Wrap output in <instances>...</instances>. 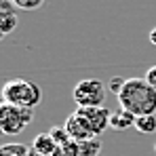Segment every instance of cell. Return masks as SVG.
<instances>
[{"instance_id": "1", "label": "cell", "mask_w": 156, "mask_h": 156, "mask_svg": "<svg viewBox=\"0 0 156 156\" xmlns=\"http://www.w3.org/2000/svg\"><path fill=\"white\" fill-rule=\"evenodd\" d=\"M118 105L135 116L156 114V89L146 78H129L118 95Z\"/></svg>"}, {"instance_id": "2", "label": "cell", "mask_w": 156, "mask_h": 156, "mask_svg": "<svg viewBox=\"0 0 156 156\" xmlns=\"http://www.w3.org/2000/svg\"><path fill=\"white\" fill-rule=\"evenodd\" d=\"M2 101L19 108H36L42 101V91L36 82L26 80V78H13L9 82H4L2 87Z\"/></svg>"}, {"instance_id": "3", "label": "cell", "mask_w": 156, "mask_h": 156, "mask_svg": "<svg viewBox=\"0 0 156 156\" xmlns=\"http://www.w3.org/2000/svg\"><path fill=\"white\" fill-rule=\"evenodd\" d=\"M34 120L32 108H19V105L2 101L0 105V131L4 135H17Z\"/></svg>"}, {"instance_id": "4", "label": "cell", "mask_w": 156, "mask_h": 156, "mask_svg": "<svg viewBox=\"0 0 156 156\" xmlns=\"http://www.w3.org/2000/svg\"><path fill=\"white\" fill-rule=\"evenodd\" d=\"M72 95L78 108H101L105 99V87L97 78H84L74 87Z\"/></svg>"}, {"instance_id": "5", "label": "cell", "mask_w": 156, "mask_h": 156, "mask_svg": "<svg viewBox=\"0 0 156 156\" xmlns=\"http://www.w3.org/2000/svg\"><path fill=\"white\" fill-rule=\"evenodd\" d=\"M66 131H68V135H70V139L72 141H87V139H93V137H97L93 129L89 127V122L84 120V116L80 114V112H74V114H70L68 116V120H66Z\"/></svg>"}, {"instance_id": "6", "label": "cell", "mask_w": 156, "mask_h": 156, "mask_svg": "<svg viewBox=\"0 0 156 156\" xmlns=\"http://www.w3.org/2000/svg\"><path fill=\"white\" fill-rule=\"evenodd\" d=\"M78 112L84 116V120L89 122V127L93 129V133L99 137L108 127H110V118H112V112L101 105V108H78Z\"/></svg>"}, {"instance_id": "7", "label": "cell", "mask_w": 156, "mask_h": 156, "mask_svg": "<svg viewBox=\"0 0 156 156\" xmlns=\"http://www.w3.org/2000/svg\"><path fill=\"white\" fill-rule=\"evenodd\" d=\"M17 6L11 0H2V15H0V34L6 36L17 27Z\"/></svg>"}, {"instance_id": "8", "label": "cell", "mask_w": 156, "mask_h": 156, "mask_svg": "<svg viewBox=\"0 0 156 156\" xmlns=\"http://www.w3.org/2000/svg\"><path fill=\"white\" fill-rule=\"evenodd\" d=\"M32 148H34L36 152H40L42 156H53L57 150H59V146L55 144V139L51 137V133H40V135H36L34 141H32Z\"/></svg>"}, {"instance_id": "9", "label": "cell", "mask_w": 156, "mask_h": 156, "mask_svg": "<svg viewBox=\"0 0 156 156\" xmlns=\"http://www.w3.org/2000/svg\"><path fill=\"white\" fill-rule=\"evenodd\" d=\"M135 120H137V116L135 114H131L127 110H118V112H114L112 114V118H110V127L114 131H127L131 127H135Z\"/></svg>"}, {"instance_id": "10", "label": "cell", "mask_w": 156, "mask_h": 156, "mask_svg": "<svg viewBox=\"0 0 156 156\" xmlns=\"http://www.w3.org/2000/svg\"><path fill=\"white\" fill-rule=\"evenodd\" d=\"M99 152H101L99 137H93V139H87V141L78 144V156H99Z\"/></svg>"}, {"instance_id": "11", "label": "cell", "mask_w": 156, "mask_h": 156, "mask_svg": "<svg viewBox=\"0 0 156 156\" xmlns=\"http://www.w3.org/2000/svg\"><path fill=\"white\" fill-rule=\"evenodd\" d=\"M135 129L144 135L148 133H154L156 131V114H146V116H137L135 120Z\"/></svg>"}, {"instance_id": "12", "label": "cell", "mask_w": 156, "mask_h": 156, "mask_svg": "<svg viewBox=\"0 0 156 156\" xmlns=\"http://www.w3.org/2000/svg\"><path fill=\"white\" fill-rule=\"evenodd\" d=\"M27 146L23 144H4L0 148V154H6V156H26L27 154Z\"/></svg>"}, {"instance_id": "13", "label": "cell", "mask_w": 156, "mask_h": 156, "mask_svg": "<svg viewBox=\"0 0 156 156\" xmlns=\"http://www.w3.org/2000/svg\"><path fill=\"white\" fill-rule=\"evenodd\" d=\"M49 133H51V137L55 139V144H57L59 148L72 141V139H70V135H68V131H66V127H53Z\"/></svg>"}, {"instance_id": "14", "label": "cell", "mask_w": 156, "mask_h": 156, "mask_svg": "<svg viewBox=\"0 0 156 156\" xmlns=\"http://www.w3.org/2000/svg\"><path fill=\"white\" fill-rule=\"evenodd\" d=\"M11 2L21 11H36L44 4V0H11Z\"/></svg>"}, {"instance_id": "15", "label": "cell", "mask_w": 156, "mask_h": 156, "mask_svg": "<svg viewBox=\"0 0 156 156\" xmlns=\"http://www.w3.org/2000/svg\"><path fill=\"white\" fill-rule=\"evenodd\" d=\"M125 82H127L125 78L114 76L112 80H110V91H112V93H114V95L118 97V95H120V91H122V87H125Z\"/></svg>"}, {"instance_id": "16", "label": "cell", "mask_w": 156, "mask_h": 156, "mask_svg": "<svg viewBox=\"0 0 156 156\" xmlns=\"http://www.w3.org/2000/svg\"><path fill=\"white\" fill-rule=\"evenodd\" d=\"M144 78H146V80H148V82L156 89V66H152V68L146 72V76H144Z\"/></svg>"}, {"instance_id": "17", "label": "cell", "mask_w": 156, "mask_h": 156, "mask_svg": "<svg viewBox=\"0 0 156 156\" xmlns=\"http://www.w3.org/2000/svg\"><path fill=\"white\" fill-rule=\"evenodd\" d=\"M150 42L156 47V27H152V30H150Z\"/></svg>"}, {"instance_id": "18", "label": "cell", "mask_w": 156, "mask_h": 156, "mask_svg": "<svg viewBox=\"0 0 156 156\" xmlns=\"http://www.w3.org/2000/svg\"><path fill=\"white\" fill-rule=\"evenodd\" d=\"M26 156H42V154H40V152H36L34 148H30V150H27V154H26Z\"/></svg>"}, {"instance_id": "19", "label": "cell", "mask_w": 156, "mask_h": 156, "mask_svg": "<svg viewBox=\"0 0 156 156\" xmlns=\"http://www.w3.org/2000/svg\"><path fill=\"white\" fill-rule=\"evenodd\" d=\"M0 156H6V154H0Z\"/></svg>"}, {"instance_id": "20", "label": "cell", "mask_w": 156, "mask_h": 156, "mask_svg": "<svg viewBox=\"0 0 156 156\" xmlns=\"http://www.w3.org/2000/svg\"><path fill=\"white\" fill-rule=\"evenodd\" d=\"M154 148H156V146H154Z\"/></svg>"}]
</instances>
